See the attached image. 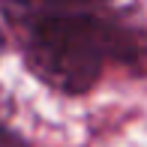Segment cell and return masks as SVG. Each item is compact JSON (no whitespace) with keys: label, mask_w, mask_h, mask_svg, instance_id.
I'll return each mask as SVG.
<instances>
[{"label":"cell","mask_w":147,"mask_h":147,"mask_svg":"<svg viewBox=\"0 0 147 147\" xmlns=\"http://www.w3.org/2000/svg\"><path fill=\"white\" fill-rule=\"evenodd\" d=\"M0 51H3V36H0Z\"/></svg>","instance_id":"obj_2"},{"label":"cell","mask_w":147,"mask_h":147,"mask_svg":"<svg viewBox=\"0 0 147 147\" xmlns=\"http://www.w3.org/2000/svg\"><path fill=\"white\" fill-rule=\"evenodd\" d=\"M30 72L48 87L84 93L111 63L135 60L144 30L123 0H3Z\"/></svg>","instance_id":"obj_1"}]
</instances>
